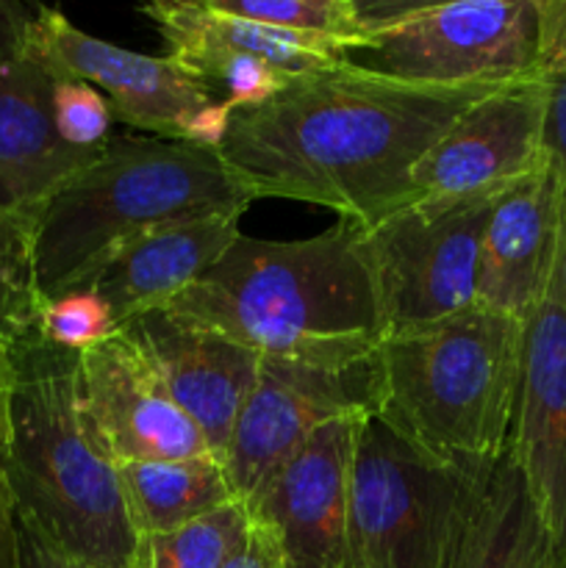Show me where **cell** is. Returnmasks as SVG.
<instances>
[{"label": "cell", "mask_w": 566, "mask_h": 568, "mask_svg": "<svg viewBox=\"0 0 566 568\" xmlns=\"http://www.w3.org/2000/svg\"><path fill=\"white\" fill-rule=\"evenodd\" d=\"M492 89L420 87L338 64L233 111L216 153L253 200L322 205L372 227L414 203L422 155Z\"/></svg>", "instance_id": "1"}, {"label": "cell", "mask_w": 566, "mask_h": 568, "mask_svg": "<svg viewBox=\"0 0 566 568\" xmlns=\"http://www.w3.org/2000/svg\"><path fill=\"white\" fill-rule=\"evenodd\" d=\"M161 311L222 333L261 358L350 366L386 338L364 227L338 220L300 242L239 236Z\"/></svg>", "instance_id": "2"}, {"label": "cell", "mask_w": 566, "mask_h": 568, "mask_svg": "<svg viewBox=\"0 0 566 568\" xmlns=\"http://www.w3.org/2000/svg\"><path fill=\"white\" fill-rule=\"evenodd\" d=\"M78 355L48 342L37 325L11 336L0 483L11 508L61 552L98 568H128L137 532L120 466L78 405Z\"/></svg>", "instance_id": "3"}, {"label": "cell", "mask_w": 566, "mask_h": 568, "mask_svg": "<svg viewBox=\"0 0 566 568\" xmlns=\"http://www.w3.org/2000/svg\"><path fill=\"white\" fill-rule=\"evenodd\" d=\"M253 194L216 148L120 133L44 203L31 227L39 297L53 300L94 275L114 250L150 231L239 220Z\"/></svg>", "instance_id": "4"}, {"label": "cell", "mask_w": 566, "mask_h": 568, "mask_svg": "<svg viewBox=\"0 0 566 568\" xmlns=\"http://www.w3.org/2000/svg\"><path fill=\"white\" fill-rule=\"evenodd\" d=\"M377 414L438 458L492 466L508 453L525 364V320L483 305L383 338Z\"/></svg>", "instance_id": "5"}, {"label": "cell", "mask_w": 566, "mask_h": 568, "mask_svg": "<svg viewBox=\"0 0 566 568\" xmlns=\"http://www.w3.org/2000/svg\"><path fill=\"white\" fill-rule=\"evenodd\" d=\"M492 469L438 458L364 416L350 469L355 568H453Z\"/></svg>", "instance_id": "6"}, {"label": "cell", "mask_w": 566, "mask_h": 568, "mask_svg": "<svg viewBox=\"0 0 566 568\" xmlns=\"http://www.w3.org/2000/svg\"><path fill=\"white\" fill-rule=\"evenodd\" d=\"M366 37L344 67L420 87H508L536 72V0H358Z\"/></svg>", "instance_id": "7"}, {"label": "cell", "mask_w": 566, "mask_h": 568, "mask_svg": "<svg viewBox=\"0 0 566 568\" xmlns=\"http://www.w3.org/2000/svg\"><path fill=\"white\" fill-rule=\"evenodd\" d=\"M494 200H414L364 227L386 336L422 331L477 305L481 239Z\"/></svg>", "instance_id": "8"}, {"label": "cell", "mask_w": 566, "mask_h": 568, "mask_svg": "<svg viewBox=\"0 0 566 568\" xmlns=\"http://www.w3.org/2000/svg\"><path fill=\"white\" fill-rule=\"evenodd\" d=\"M26 37L33 53L53 70L98 87L114 120L150 136L220 148L233 111L203 92L166 55L117 48L72 26L59 9H28Z\"/></svg>", "instance_id": "9"}, {"label": "cell", "mask_w": 566, "mask_h": 568, "mask_svg": "<svg viewBox=\"0 0 566 568\" xmlns=\"http://www.w3.org/2000/svg\"><path fill=\"white\" fill-rule=\"evenodd\" d=\"M377 353L350 366H309L261 358L259 383L239 414L222 469L247 503L266 477L286 464L316 430L336 419L381 410Z\"/></svg>", "instance_id": "10"}, {"label": "cell", "mask_w": 566, "mask_h": 568, "mask_svg": "<svg viewBox=\"0 0 566 568\" xmlns=\"http://www.w3.org/2000/svg\"><path fill=\"white\" fill-rule=\"evenodd\" d=\"M547 98L544 78L483 94L420 159L416 200H497L542 172Z\"/></svg>", "instance_id": "11"}, {"label": "cell", "mask_w": 566, "mask_h": 568, "mask_svg": "<svg viewBox=\"0 0 566 568\" xmlns=\"http://www.w3.org/2000/svg\"><path fill=\"white\" fill-rule=\"evenodd\" d=\"M28 6L0 3V211L33 227L50 197L100 150H75L53 122L55 75L26 37Z\"/></svg>", "instance_id": "12"}, {"label": "cell", "mask_w": 566, "mask_h": 568, "mask_svg": "<svg viewBox=\"0 0 566 568\" xmlns=\"http://www.w3.org/2000/svg\"><path fill=\"white\" fill-rule=\"evenodd\" d=\"M361 422L364 416H350L316 430L247 499L253 519L275 536L286 568H355L350 469Z\"/></svg>", "instance_id": "13"}, {"label": "cell", "mask_w": 566, "mask_h": 568, "mask_svg": "<svg viewBox=\"0 0 566 568\" xmlns=\"http://www.w3.org/2000/svg\"><path fill=\"white\" fill-rule=\"evenodd\" d=\"M78 405L117 466L214 458L200 427L172 399L153 361L122 331L78 355Z\"/></svg>", "instance_id": "14"}, {"label": "cell", "mask_w": 566, "mask_h": 568, "mask_svg": "<svg viewBox=\"0 0 566 568\" xmlns=\"http://www.w3.org/2000/svg\"><path fill=\"white\" fill-rule=\"evenodd\" d=\"M542 521L566 568V303L558 272L525 320V364L508 442Z\"/></svg>", "instance_id": "15"}, {"label": "cell", "mask_w": 566, "mask_h": 568, "mask_svg": "<svg viewBox=\"0 0 566 568\" xmlns=\"http://www.w3.org/2000/svg\"><path fill=\"white\" fill-rule=\"evenodd\" d=\"M120 331L153 361L172 399L222 464L239 414L259 383L261 355L161 308L133 316Z\"/></svg>", "instance_id": "16"}, {"label": "cell", "mask_w": 566, "mask_h": 568, "mask_svg": "<svg viewBox=\"0 0 566 568\" xmlns=\"http://www.w3.org/2000/svg\"><path fill=\"white\" fill-rule=\"evenodd\" d=\"M566 181L542 172L499 194L488 211L477 264V305L527 320L547 297L560 261Z\"/></svg>", "instance_id": "17"}, {"label": "cell", "mask_w": 566, "mask_h": 568, "mask_svg": "<svg viewBox=\"0 0 566 568\" xmlns=\"http://www.w3.org/2000/svg\"><path fill=\"white\" fill-rule=\"evenodd\" d=\"M239 236V220H200L159 227L114 250L78 288L105 300L122 327L133 316L164 308L170 300L186 292Z\"/></svg>", "instance_id": "18"}, {"label": "cell", "mask_w": 566, "mask_h": 568, "mask_svg": "<svg viewBox=\"0 0 566 568\" xmlns=\"http://www.w3.org/2000/svg\"><path fill=\"white\" fill-rule=\"evenodd\" d=\"M139 11L164 39L166 53L181 48L236 50L270 61L272 67L294 78L333 70L342 64L344 50L350 48L336 39L305 37V33L281 31L244 17L225 14L209 0H159L142 6Z\"/></svg>", "instance_id": "19"}, {"label": "cell", "mask_w": 566, "mask_h": 568, "mask_svg": "<svg viewBox=\"0 0 566 568\" xmlns=\"http://www.w3.org/2000/svg\"><path fill=\"white\" fill-rule=\"evenodd\" d=\"M453 568H558L547 525L508 453L488 475Z\"/></svg>", "instance_id": "20"}, {"label": "cell", "mask_w": 566, "mask_h": 568, "mask_svg": "<svg viewBox=\"0 0 566 568\" xmlns=\"http://www.w3.org/2000/svg\"><path fill=\"white\" fill-rule=\"evenodd\" d=\"M120 488L137 536L178 530L239 499L216 458L125 464L120 466Z\"/></svg>", "instance_id": "21"}, {"label": "cell", "mask_w": 566, "mask_h": 568, "mask_svg": "<svg viewBox=\"0 0 566 568\" xmlns=\"http://www.w3.org/2000/svg\"><path fill=\"white\" fill-rule=\"evenodd\" d=\"M250 532L253 514L233 499L178 530L137 536L128 568H222L247 547Z\"/></svg>", "instance_id": "22"}, {"label": "cell", "mask_w": 566, "mask_h": 568, "mask_svg": "<svg viewBox=\"0 0 566 568\" xmlns=\"http://www.w3.org/2000/svg\"><path fill=\"white\" fill-rule=\"evenodd\" d=\"M164 55L175 61L209 98L231 111L266 103L294 78L272 67L270 61L236 50L181 48Z\"/></svg>", "instance_id": "23"}, {"label": "cell", "mask_w": 566, "mask_h": 568, "mask_svg": "<svg viewBox=\"0 0 566 568\" xmlns=\"http://www.w3.org/2000/svg\"><path fill=\"white\" fill-rule=\"evenodd\" d=\"M225 14L305 37L355 44L366 37L358 0H209Z\"/></svg>", "instance_id": "24"}, {"label": "cell", "mask_w": 566, "mask_h": 568, "mask_svg": "<svg viewBox=\"0 0 566 568\" xmlns=\"http://www.w3.org/2000/svg\"><path fill=\"white\" fill-rule=\"evenodd\" d=\"M39 308L31 227L0 211V333L14 336L33 327Z\"/></svg>", "instance_id": "25"}, {"label": "cell", "mask_w": 566, "mask_h": 568, "mask_svg": "<svg viewBox=\"0 0 566 568\" xmlns=\"http://www.w3.org/2000/svg\"><path fill=\"white\" fill-rule=\"evenodd\" d=\"M37 331L55 347L70 353H87L120 331L109 303L92 292H67L44 300L37 316Z\"/></svg>", "instance_id": "26"}, {"label": "cell", "mask_w": 566, "mask_h": 568, "mask_svg": "<svg viewBox=\"0 0 566 568\" xmlns=\"http://www.w3.org/2000/svg\"><path fill=\"white\" fill-rule=\"evenodd\" d=\"M53 122L59 136L75 150H98L114 133V109L98 87L70 75H55Z\"/></svg>", "instance_id": "27"}, {"label": "cell", "mask_w": 566, "mask_h": 568, "mask_svg": "<svg viewBox=\"0 0 566 568\" xmlns=\"http://www.w3.org/2000/svg\"><path fill=\"white\" fill-rule=\"evenodd\" d=\"M538 78H566V0H536Z\"/></svg>", "instance_id": "28"}, {"label": "cell", "mask_w": 566, "mask_h": 568, "mask_svg": "<svg viewBox=\"0 0 566 568\" xmlns=\"http://www.w3.org/2000/svg\"><path fill=\"white\" fill-rule=\"evenodd\" d=\"M11 525H14L17 568H98L83 564V560L78 558H70V555L61 552L59 547H53V544H50L31 521L22 519L14 508H11Z\"/></svg>", "instance_id": "29"}, {"label": "cell", "mask_w": 566, "mask_h": 568, "mask_svg": "<svg viewBox=\"0 0 566 568\" xmlns=\"http://www.w3.org/2000/svg\"><path fill=\"white\" fill-rule=\"evenodd\" d=\"M547 120H544V153L566 181V78H547Z\"/></svg>", "instance_id": "30"}, {"label": "cell", "mask_w": 566, "mask_h": 568, "mask_svg": "<svg viewBox=\"0 0 566 568\" xmlns=\"http://www.w3.org/2000/svg\"><path fill=\"white\" fill-rule=\"evenodd\" d=\"M222 568H286V564H283L275 536L261 521L253 519V532H250L247 547Z\"/></svg>", "instance_id": "31"}, {"label": "cell", "mask_w": 566, "mask_h": 568, "mask_svg": "<svg viewBox=\"0 0 566 568\" xmlns=\"http://www.w3.org/2000/svg\"><path fill=\"white\" fill-rule=\"evenodd\" d=\"M0 568H17L14 555V525H11V505L0 483Z\"/></svg>", "instance_id": "32"}, {"label": "cell", "mask_w": 566, "mask_h": 568, "mask_svg": "<svg viewBox=\"0 0 566 568\" xmlns=\"http://www.w3.org/2000/svg\"><path fill=\"white\" fill-rule=\"evenodd\" d=\"M11 336L0 333V444H3V425H6V358H9Z\"/></svg>", "instance_id": "33"}, {"label": "cell", "mask_w": 566, "mask_h": 568, "mask_svg": "<svg viewBox=\"0 0 566 568\" xmlns=\"http://www.w3.org/2000/svg\"><path fill=\"white\" fill-rule=\"evenodd\" d=\"M558 281H560V294H564V303H566V200H564V239H560Z\"/></svg>", "instance_id": "34"}, {"label": "cell", "mask_w": 566, "mask_h": 568, "mask_svg": "<svg viewBox=\"0 0 566 568\" xmlns=\"http://www.w3.org/2000/svg\"><path fill=\"white\" fill-rule=\"evenodd\" d=\"M558 568H560V566H558Z\"/></svg>", "instance_id": "35"}]
</instances>
